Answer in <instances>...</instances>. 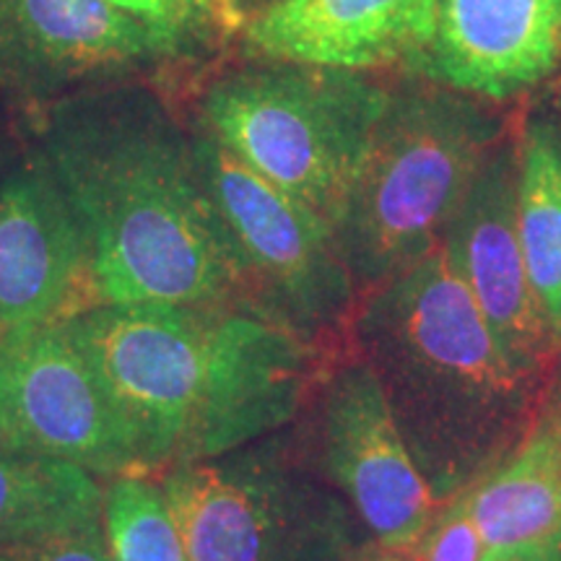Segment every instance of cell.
<instances>
[{
    "label": "cell",
    "instance_id": "obj_7",
    "mask_svg": "<svg viewBox=\"0 0 561 561\" xmlns=\"http://www.w3.org/2000/svg\"><path fill=\"white\" fill-rule=\"evenodd\" d=\"M203 185L240 271L244 305L325 356L348 351L359 289L333 229L193 123Z\"/></svg>",
    "mask_w": 561,
    "mask_h": 561
},
{
    "label": "cell",
    "instance_id": "obj_11",
    "mask_svg": "<svg viewBox=\"0 0 561 561\" xmlns=\"http://www.w3.org/2000/svg\"><path fill=\"white\" fill-rule=\"evenodd\" d=\"M442 244L507 359L546 388L561 343L530 284L517 231L515 128L483 159Z\"/></svg>",
    "mask_w": 561,
    "mask_h": 561
},
{
    "label": "cell",
    "instance_id": "obj_12",
    "mask_svg": "<svg viewBox=\"0 0 561 561\" xmlns=\"http://www.w3.org/2000/svg\"><path fill=\"white\" fill-rule=\"evenodd\" d=\"M94 305L73 208L32 138L0 149V335Z\"/></svg>",
    "mask_w": 561,
    "mask_h": 561
},
{
    "label": "cell",
    "instance_id": "obj_6",
    "mask_svg": "<svg viewBox=\"0 0 561 561\" xmlns=\"http://www.w3.org/2000/svg\"><path fill=\"white\" fill-rule=\"evenodd\" d=\"M187 561H339L371 538L284 430L159 476Z\"/></svg>",
    "mask_w": 561,
    "mask_h": 561
},
{
    "label": "cell",
    "instance_id": "obj_18",
    "mask_svg": "<svg viewBox=\"0 0 561 561\" xmlns=\"http://www.w3.org/2000/svg\"><path fill=\"white\" fill-rule=\"evenodd\" d=\"M102 528L115 561H187L159 476L125 473L102 481Z\"/></svg>",
    "mask_w": 561,
    "mask_h": 561
},
{
    "label": "cell",
    "instance_id": "obj_20",
    "mask_svg": "<svg viewBox=\"0 0 561 561\" xmlns=\"http://www.w3.org/2000/svg\"><path fill=\"white\" fill-rule=\"evenodd\" d=\"M426 561H489L486 543L471 515V491L442 504L424 536Z\"/></svg>",
    "mask_w": 561,
    "mask_h": 561
},
{
    "label": "cell",
    "instance_id": "obj_1",
    "mask_svg": "<svg viewBox=\"0 0 561 561\" xmlns=\"http://www.w3.org/2000/svg\"><path fill=\"white\" fill-rule=\"evenodd\" d=\"M26 115L87 240L94 305L248 307L193 125L159 89L112 83Z\"/></svg>",
    "mask_w": 561,
    "mask_h": 561
},
{
    "label": "cell",
    "instance_id": "obj_19",
    "mask_svg": "<svg viewBox=\"0 0 561 561\" xmlns=\"http://www.w3.org/2000/svg\"><path fill=\"white\" fill-rule=\"evenodd\" d=\"M112 3L180 34L206 55L214 50L216 39L234 32L224 21L214 0H112Z\"/></svg>",
    "mask_w": 561,
    "mask_h": 561
},
{
    "label": "cell",
    "instance_id": "obj_14",
    "mask_svg": "<svg viewBox=\"0 0 561 561\" xmlns=\"http://www.w3.org/2000/svg\"><path fill=\"white\" fill-rule=\"evenodd\" d=\"M437 26V0H278L242 24L252 58L341 70L413 68Z\"/></svg>",
    "mask_w": 561,
    "mask_h": 561
},
{
    "label": "cell",
    "instance_id": "obj_2",
    "mask_svg": "<svg viewBox=\"0 0 561 561\" xmlns=\"http://www.w3.org/2000/svg\"><path fill=\"white\" fill-rule=\"evenodd\" d=\"M348 348L380 380L439 504L507 460L541 411L546 388L507 359L442 242L362 294Z\"/></svg>",
    "mask_w": 561,
    "mask_h": 561
},
{
    "label": "cell",
    "instance_id": "obj_23",
    "mask_svg": "<svg viewBox=\"0 0 561 561\" xmlns=\"http://www.w3.org/2000/svg\"><path fill=\"white\" fill-rule=\"evenodd\" d=\"M541 411L549 413L551 419H557L561 424V351H559V359H557V369H553L551 380H549V385H546Z\"/></svg>",
    "mask_w": 561,
    "mask_h": 561
},
{
    "label": "cell",
    "instance_id": "obj_22",
    "mask_svg": "<svg viewBox=\"0 0 561 561\" xmlns=\"http://www.w3.org/2000/svg\"><path fill=\"white\" fill-rule=\"evenodd\" d=\"M339 561H426L424 541L411 546H385L375 538H364L354 549L343 553Z\"/></svg>",
    "mask_w": 561,
    "mask_h": 561
},
{
    "label": "cell",
    "instance_id": "obj_5",
    "mask_svg": "<svg viewBox=\"0 0 561 561\" xmlns=\"http://www.w3.org/2000/svg\"><path fill=\"white\" fill-rule=\"evenodd\" d=\"M388 96L362 70L252 58L206 81L195 125L333 229Z\"/></svg>",
    "mask_w": 561,
    "mask_h": 561
},
{
    "label": "cell",
    "instance_id": "obj_8",
    "mask_svg": "<svg viewBox=\"0 0 561 561\" xmlns=\"http://www.w3.org/2000/svg\"><path fill=\"white\" fill-rule=\"evenodd\" d=\"M289 432L307 466L346 500L377 543L424 541L442 504L362 356L348 348L320 371Z\"/></svg>",
    "mask_w": 561,
    "mask_h": 561
},
{
    "label": "cell",
    "instance_id": "obj_21",
    "mask_svg": "<svg viewBox=\"0 0 561 561\" xmlns=\"http://www.w3.org/2000/svg\"><path fill=\"white\" fill-rule=\"evenodd\" d=\"M0 561H115L102 525L0 551Z\"/></svg>",
    "mask_w": 561,
    "mask_h": 561
},
{
    "label": "cell",
    "instance_id": "obj_10",
    "mask_svg": "<svg viewBox=\"0 0 561 561\" xmlns=\"http://www.w3.org/2000/svg\"><path fill=\"white\" fill-rule=\"evenodd\" d=\"M0 447L102 481L138 473L115 403L66 318L0 335Z\"/></svg>",
    "mask_w": 561,
    "mask_h": 561
},
{
    "label": "cell",
    "instance_id": "obj_25",
    "mask_svg": "<svg viewBox=\"0 0 561 561\" xmlns=\"http://www.w3.org/2000/svg\"><path fill=\"white\" fill-rule=\"evenodd\" d=\"M214 5H216V9H219L224 21H227L231 30H234V32L242 30V21H240V16H237L234 0H214Z\"/></svg>",
    "mask_w": 561,
    "mask_h": 561
},
{
    "label": "cell",
    "instance_id": "obj_17",
    "mask_svg": "<svg viewBox=\"0 0 561 561\" xmlns=\"http://www.w3.org/2000/svg\"><path fill=\"white\" fill-rule=\"evenodd\" d=\"M102 525V481L70 462L0 447V551Z\"/></svg>",
    "mask_w": 561,
    "mask_h": 561
},
{
    "label": "cell",
    "instance_id": "obj_27",
    "mask_svg": "<svg viewBox=\"0 0 561 561\" xmlns=\"http://www.w3.org/2000/svg\"><path fill=\"white\" fill-rule=\"evenodd\" d=\"M549 561H561V559H549Z\"/></svg>",
    "mask_w": 561,
    "mask_h": 561
},
{
    "label": "cell",
    "instance_id": "obj_15",
    "mask_svg": "<svg viewBox=\"0 0 561 561\" xmlns=\"http://www.w3.org/2000/svg\"><path fill=\"white\" fill-rule=\"evenodd\" d=\"M489 561L561 559V424L538 411L507 460L471 489Z\"/></svg>",
    "mask_w": 561,
    "mask_h": 561
},
{
    "label": "cell",
    "instance_id": "obj_9",
    "mask_svg": "<svg viewBox=\"0 0 561 561\" xmlns=\"http://www.w3.org/2000/svg\"><path fill=\"white\" fill-rule=\"evenodd\" d=\"M206 53L112 0H0V94L26 112L149 81Z\"/></svg>",
    "mask_w": 561,
    "mask_h": 561
},
{
    "label": "cell",
    "instance_id": "obj_3",
    "mask_svg": "<svg viewBox=\"0 0 561 561\" xmlns=\"http://www.w3.org/2000/svg\"><path fill=\"white\" fill-rule=\"evenodd\" d=\"M66 322L115 403L138 473L237 450L276 401V328L248 307L91 305Z\"/></svg>",
    "mask_w": 561,
    "mask_h": 561
},
{
    "label": "cell",
    "instance_id": "obj_4",
    "mask_svg": "<svg viewBox=\"0 0 561 561\" xmlns=\"http://www.w3.org/2000/svg\"><path fill=\"white\" fill-rule=\"evenodd\" d=\"M510 130L494 102L424 76L390 89L369 157L333 227L359 294L437 248L483 159Z\"/></svg>",
    "mask_w": 561,
    "mask_h": 561
},
{
    "label": "cell",
    "instance_id": "obj_24",
    "mask_svg": "<svg viewBox=\"0 0 561 561\" xmlns=\"http://www.w3.org/2000/svg\"><path fill=\"white\" fill-rule=\"evenodd\" d=\"M273 3H278V0H234L237 16H240L242 24H244V21H248V19L255 16V13L271 9Z\"/></svg>",
    "mask_w": 561,
    "mask_h": 561
},
{
    "label": "cell",
    "instance_id": "obj_13",
    "mask_svg": "<svg viewBox=\"0 0 561 561\" xmlns=\"http://www.w3.org/2000/svg\"><path fill=\"white\" fill-rule=\"evenodd\" d=\"M413 70L494 104L530 94L561 73V0H437Z\"/></svg>",
    "mask_w": 561,
    "mask_h": 561
},
{
    "label": "cell",
    "instance_id": "obj_16",
    "mask_svg": "<svg viewBox=\"0 0 561 561\" xmlns=\"http://www.w3.org/2000/svg\"><path fill=\"white\" fill-rule=\"evenodd\" d=\"M517 138V231L525 265L561 343V117L551 100L530 107Z\"/></svg>",
    "mask_w": 561,
    "mask_h": 561
},
{
    "label": "cell",
    "instance_id": "obj_26",
    "mask_svg": "<svg viewBox=\"0 0 561 561\" xmlns=\"http://www.w3.org/2000/svg\"><path fill=\"white\" fill-rule=\"evenodd\" d=\"M551 104H553V107H557V112H559V117H561V73H559V81H557V87H553V94H551Z\"/></svg>",
    "mask_w": 561,
    "mask_h": 561
}]
</instances>
